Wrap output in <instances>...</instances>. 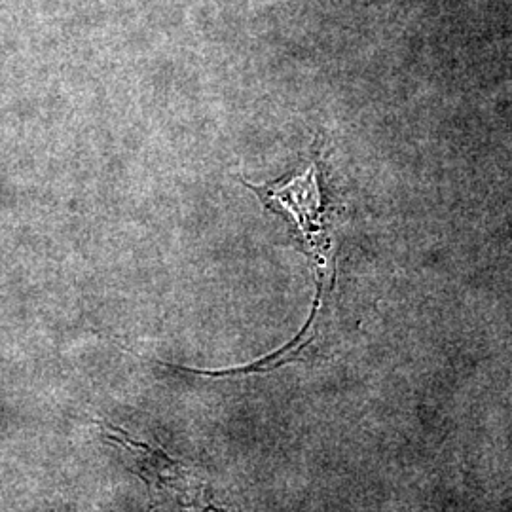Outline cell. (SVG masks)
<instances>
[{
  "mask_svg": "<svg viewBox=\"0 0 512 512\" xmlns=\"http://www.w3.org/2000/svg\"><path fill=\"white\" fill-rule=\"evenodd\" d=\"M105 439L114 442L128 458L129 469L148 490L150 512H226L219 507L209 484L162 448L135 439L118 425L97 421Z\"/></svg>",
  "mask_w": 512,
  "mask_h": 512,
  "instance_id": "6da1fadb",
  "label": "cell"
},
{
  "mask_svg": "<svg viewBox=\"0 0 512 512\" xmlns=\"http://www.w3.org/2000/svg\"><path fill=\"white\" fill-rule=\"evenodd\" d=\"M247 186L255 190L268 209L283 215L291 222L294 238L300 241L302 251L310 255L321 283L323 275H327L332 266L330 262L332 222H330V207L325 205V198L319 186L317 162H313L304 173H298L289 181H279V183L264 184V186H256V184H247Z\"/></svg>",
  "mask_w": 512,
  "mask_h": 512,
  "instance_id": "7a4b0ae2",
  "label": "cell"
}]
</instances>
